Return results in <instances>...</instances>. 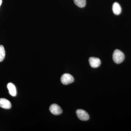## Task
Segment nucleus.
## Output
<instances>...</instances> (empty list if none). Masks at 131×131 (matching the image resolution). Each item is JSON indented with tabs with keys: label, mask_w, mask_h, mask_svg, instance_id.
I'll return each instance as SVG.
<instances>
[{
	"label": "nucleus",
	"mask_w": 131,
	"mask_h": 131,
	"mask_svg": "<svg viewBox=\"0 0 131 131\" xmlns=\"http://www.w3.org/2000/svg\"><path fill=\"white\" fill-rule=\"evenodd\" d=\"M125 55L121 51L116 49L114 52L113 59L115 63L117 64L121 63L125 59Z\"/></svg>",
	"instance_id": "obj_1"
},
{
	"label": "nucleus",
	"mask_w": 131,
	"mask_h": 131,
	"mask_svg": "<svg viewBox=\"0 0 131 131\" xmlns=\"http://www.w3.org/2000/svg\"><path fill=\"white\" fill-rule=\"evenodd\" d=\"M61 82L64 85H68L72 83L74 81V78L70 74H63L61 77Z\"/></svg>",
	"instance_id": "obj_2"
},
{
	"label": "nucleus",
	"mask_w": 131,
	"mask_h": 131,
	"mask_svg": "<svg viewBox=\"0 0 131 131\" xmlns=\"http://www.w3.org/2000/svg\"><path fill=\"white\" fill-rule=\"evenodd\" d=\"M76 114L78 118L83 121H86L89 119V115L84 110L78 109L76 111Z\"/></svg>",
	"instance_id": "obj_3"
},
{
	"label": "nucleus",
	"mask_w": 131,
	"mask_h": 131,
	"mask_svg": "<svg viewBox=\"0 0 131 131\" xmlns=\"http://www.w3.org/2000/svg\"><path fill=\"white\" fill-rule=\"evenodd\" d=\"M49 110L51 113L54 115H59L62 113V110L61 108L56 104L51 105L49 108Z\"/></svg>",
	"instance_id": "obj_4"
},
{
	"label": "nucleus",
	"mask_w": 131,
	"mask_h": 131,
	"mask_svg": "<svg viewBox=\"0 0 131 131\" xmlns=\"http://www.w3.org/2000/svg\"><path fill=\"white\" fill-rule=\"evenodd\" d=\"M90 64L92 68H96L100 66L101 61L100 59L95 57H90L89 60Z\"/></svg>",
	"instance_id": "obj_5"
},
{
	"label": "nucleus",
	"mask_w": 131,
	"mask_h": 131,
	"mask_svg": "<svg viewBox=\"0 0 131 131\" xmlns=\"http://www.w3.org/2000/svg\"><path fill=\"white\" fill-rule=\"evenodd\" d=\"M0 107L4 109H10L12 107L11 102L5 98H0Z\"/></svg>",
	"instance_id": "obj_6"
},
{
	"label": "nucleus",
	"mask_w": 131,
	"mask_h": 131,
	"mask_svg": "<svg viewBox=\"0 0 131 131\" xmlns=\"http://www.w3.org/2000/svg\"><path fill=\"white\" fill-rule=\"evenodd\" d=\"M7 88L9 91V93L13 96H16L17 92L16 87L12 83H9L7 85Z\"/></svg>",
	"instance_id": "obj_7"
},
{
	"label": "nucleus",
	"mask_w": 131,
	"mask_h": 131,
	"mask_svg": "<svg viewBox=\"0 0 131 131\" xmlns=\"http://www.w3.org/2000/svg\"><path fill=\"white\" fill-rule=\"evenodd\" d=\"M112 10L114 13L116 15H119L122 12L121 7L117 2H115L113 4Z\"/></svg>",
	"instance_id": "obj_8"
},
{
	"label": "nucleus",
	"mask_w": 131,
	"mask_h": 131,
	"mask_svg": "<svg viewBox=\"0 0 131 131\" xmlns=\"http://www.w3.org/2000/svg\"><path fill=\"white\" fill-rule=\"evenodd\" d=\"M75 4L80 8H83L86 6V0H74Z\"/></svg>",
	"instance_id": "obj_9"
},
{
	"label": "nucleus",
	"mask_w": 131,
	"mask_h": 131,
	"mask_svg": "<svg viewBox=\"0 0 131 131\" xmlns=\"http://www.w3.org/2000/svg\"><path fill=\"white\" fill-rule=\"evenodd\" d=\"M5 57V51L4 47L3 45H0V62L4 60Z\"/></svg>",
	"instance_id": "obj_10"
},
{
	"label": "nucleus",
	"mask_w": 131,
	"mask_h": 131,
	"mask_svg": "<svg viewBox=\"0 0 131 131\" xmlns=\"http://www.w3.org/2000/svg\"><path fill=\"white\" fill-rule=\"evenodd\" d=\"M2 0H0V6H1L2 3Z\"/></svg>",
	"instance_id": "obj_11"
}]
</instances>
